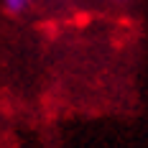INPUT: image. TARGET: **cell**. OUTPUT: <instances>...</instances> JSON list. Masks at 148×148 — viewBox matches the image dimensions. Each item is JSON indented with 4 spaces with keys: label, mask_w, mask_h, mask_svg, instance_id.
Returning <instances> with one entry per match:
<instances>
[{
    "label": "cell",
    "mask_w": 148,
    "mask_h": 148,
    "mask_svg": "<svg viewBox=\"0 0 148 148\" xmlns=\"http://www.w3.org/2000/svg\"><path fill=\"white\" fill-rule=\"evenodd\" d=\"M31 0H3V5H5V10H10V13H23L26 8H28Z\"/></svg>",
    "instance_id": "1"
}]
</instances>
